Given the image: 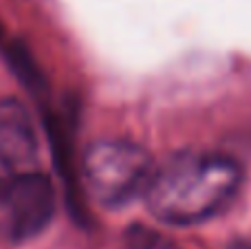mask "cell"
<instances>
[{
  "mask_svg": "<svg viewBox=\"0 0 251 249\" xmlns=\"http://www.w3.org/2000/svg\"><path fill=\"white\" fill-rule=\"evenodd\" d=\"M40 170L38 128L18 100H0V188Z\"/></svg>",
  "mask_w": 251,
  "mask_h": 249,
  "instance_id": "277c9868",
  "label": "cell"
},
{
  "mask_svg": "<svg viewBox=\"0 0 251 249\" xmlns=\"http://www.w3.org/2000/svg\"><path fill=\"white\" fill-rule=\"evenodd\" d=\"M84 179L100 205L122 207L146 197L156 166L139 144L122 139L97 141L84 154Z\"/></svg>",
  "mask_w": 251,
  "mask_h": 249,
  "instance_id": "7a4b0ae2",
  "label": "cell"
},
{
  "mask_svg": "<svg viewBox=\"0 0 251 249\" xmlns=\"http://www.w3.org/2000/svg\"><path fill=\"white\" fill-rule=\"evenodd\" d=\"M243 170L229 157L187 152L156 168L146 192L150 214L165 225L187 227L214 219L236 199Z\"/></svg>",
  "mask_w": 251,
  "mask_h": 249,
  "instance_id": "6da1fadb",
  "label": "cell"
},
{
  "mask_svg": "<svg viewBox=\"0 0 251 249\" xmlns=\"http://www.w3.org/2000/svg\"><path fill=\"white\" fill-rule=\"evenodd\" d=\"M0 210L13 241H29L53 221L55 188L44 172H31L0 188Z\"/></svg>",
  "mask_w": 251,
  "mask_h": 249,
  "instance_id": "3957f363",
  "label": "cell"
},
{
  "mask_svg": "<svg viewBox=\"0 0 251 249\" xmlns=\"http://www.w3.org/2000/svg\"><path fill=\"white\" fill-rule=\"evenodd\" d=\"M225 249H251V243L249 241H236L231 245H227Z\"/></svg>",
  "mask_w": 251,
  "mask_h": 249,
  "instance_id": "8992f818",
  "label": "cell"
},
{
  "mask_svg": "<svg viewBox=\"0 0 251 249\" xmlns=\"http://www.w3.org/2000/svg\"><path fill=\"white\" fill-rule=\"evenodd\" d=\"M122 249H181V245H176L170 236L156 232V229L134 225L126 232Z\"/></svg>",
  "mask_w": 251,
  "mask_h": 249,
  "instance_id": "5b68a950",
  "label": "cell"
}]
</instances>
